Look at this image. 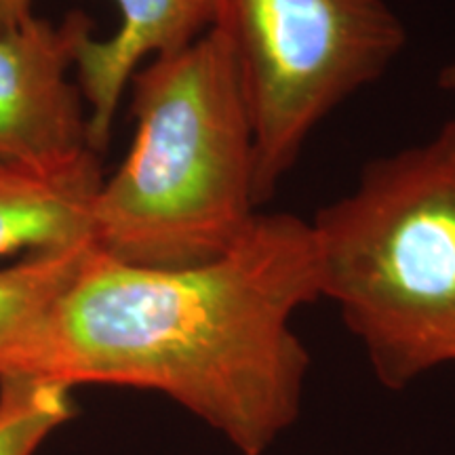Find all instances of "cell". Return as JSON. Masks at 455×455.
I'll use <instances>...</instances> for the list:
<instances>
[{
  "label": "cell",
  "mask_w": 455,
  "mask_h": 455,
  "mask_svg": "<svg viewBox=\"0 0 455 455\" xmlns=\"http://www.w3.org/2000/svg\"><path fill=\"white\" fill-rule=\"evenodd\" d=\"M72 388L26 375H0V455H34L72 418Z\"/></svg>",
  "instance_id": "9c48e42d"
},
{
  "label": "cell",
  "mask_w": 455,
  "mask_h": 455,
  "mask_svg": "<svg viewBox=\"0 0 455 455\" xmlns=\"http://www.w3.org/2000/svg\"><path fill=\"white\" fill-rule=\"evenodd\" d=\"M135 135L91 212L93 244L152 268L207 264L258 215L255 140L235 51L220 26L131 78Z\"/></svg>",
  "instance_id": "7a4b0ae2"
},
{
  "label": "cell",
  "mask_w": 455,
  "mask_h": 455,
  "mask_svg": "<svg viewBox=\"0 0 455 455\" xmlns=\"http://www.w3.org/2000/svg\"><path fill=\"white\" fill-rule=\"evenodd\" d=\"M439 87L449 91V93H455V60L449 61V64L441 70Z\"/></svg>",
  "instance_id": "8fae6325"
},
{
  "label": "cell",
  "mask_w": 455,
  "mask_h": 455,
  "mask_svg": "<svg viewBox=\"0 0 455 455\" xmlns=\"http://www.w3.org/2000/svg\"><path fill=\"white\" fill-rule=\"evenodd\" d=\"M93 241L24 255L0 268V375L20 355Z\"/></svg>",
  "instance_id": "ba28073f"
},
{
  "label": "cell",
  "mask_w": 455,
  "mask_h": 455,
  "mask_svg": "<svg viewBox=\"0 0 455 455\" xmlns=\"http://www.w3.org/2000/svg\"><path fill=\"white\" fill-rule=\"evenodd\" d=\"M91 32L84 13L61 21L34 15L0 32V161L57 171L93 152L87 108L70 81L78 44Z\"/></svg>",
  "instance_id": "5b68a950"
},
{
  "label": "cell",
  "mask_w": 455,
  "mask_h": 455,
  "mask_svg": "<svg viewBox=\"0 0 455 455\" xmlns=\"http://www.w3.org/2000/svg\"><path fill=\"white\" fill-rule=\"evenodd\" d=\"M121 24L110 38L93 32L83 38L74 74L87 108V133L93 152H104L114 116L131 78L141 66L178 53L220 24L221 0H114Z\"/></svg>",
  "instance_id": "8992f818"
},
{
  "label": "cell",
  "mask_w": 455,
  "mask_h": 455,
  "mask_svg": "<svg viewBox=\"0 0 455 455\" xmlns=\"http://www.w3.org/2000/svg\"><path fill=\"white\" fill-rule=\"evenodd\" d=\"M331 299L379 382L403 388L455 363V118L375 158L310 224Z\"/></svg>",
  "instance_id": "3957f363"
},
{
  "label": "cell",
  "mask_w": 455,
  "mask_h": 455,
  "mask_svg": "<svg viewBox=\"0 0 455 455\" xmlns=\"http://www.w3.org/2000/svg\"><path fill=\"white\" fill-rule=\"evenodd\" d=\"M101 181L95 152L57 171L0 161V259L93 241L91 212Z\"/></svg>",
  "instance_id": "52a82bcc"
},
{
  "label": "cell",
  "mask_w": 455,
  "mask_h": 455,
  "mask_svg": "<svg viewBox=\"0 0 455 455\" xmlns=\"http://www.w3.org/2000/svg\"><path fill=\"white\" fill-rule=\"evenodd\" d=\"M253 123L255 201L268 203L312 131L378 81L407 43L386 0H221Z\"/></svg>",
  "instance_id": "277c9868"
},
{
  "label": "cell",
  "mask_w": 455,
  "mask_h": 455,
  "mask_svg": "<svg viewBox=\"0 0 455 455\" xmlns=\"http://www.w3.org/2000/svg\"><path fill=\"white\" fill-rule=\"evenodd\" d=\"M321 298L308 221L258 213L207 264L152 268L91 244L3 375L163 392L243 455L295 422L310 367L291 329Z\"/></svg>",
  "instance_id": "6da1fadb"
},
{
  "label": "cell",
  "mask_w": 455,
  "mask_h": 455,
  "mask_svg": "<svg viewBox=\"0 0 455 455\" xmlns=\"http://www.w3.org/2000/svg\"><path fill=\"white\" fill-rule=\"evenodd\" d=\"M36 0H0V32L13 30L32 20Z\"/></svg>",
  "instance_id": "30bf717a"
}]
</instances>
